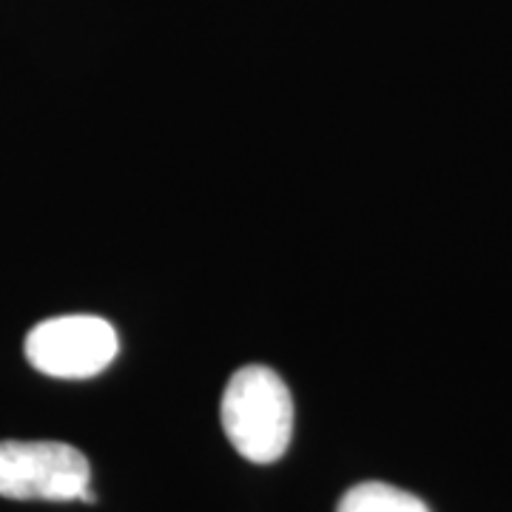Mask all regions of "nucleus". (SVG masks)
Returning <instances> with one entry per match:
<instances>
[{"instance_id":"1","label":"nucleus","mask_w":512,"mask_h":512,"mask_svg":"<svg viewBox=\"0 0 512 512\" xmlns=\"http://www.w3.org/2000/svg\"><path fill=\"white\" fill-rule=\"evenodd\" d=\"M220 419L239 456L251 464H274L291 444V390L271 367H239L225 384Z\"/></svg>"},{"instance_id":"2","label":"nucleus","mask_w":512,"mask_h":512,"mask_svg":"<svg viewBox=\"0 0 512 512\" xmlns=\"http://www.w3.org/2000/svg\"><path fill=\"white\" fill-rule=\"evenodd\" d=\"M89 458L63 441H0V498L92 504Z\"/></svg>"},{"instance_id":"3","label":"nucleus","mask_w":512,"mask_h":512,"mask_svg":"<svg viewBox=\"0 0 512 512\" xmlns=\"http://www.w3.org/2000/svg\"><path fill=\"white\" fill-rule=\"evenodd\" d=\"M23 350L29 365L43 376L92 379L117 359L120 339L106 319L72 313L35 325L26 336Z\"/></svg>"},{"instance_id":"4","label":"nucleus","mask_w":512,"mask_h":512,"mask_svg":"<svg viewBox=\"0 0 512 512\" xmlns=\"http://www.w3.org/2000/svg\"><path fill=\"white\" fill-rule=\"evenodd\" d=\"M336 512H430L419 495L384 481H362L339 498Z\"/></svg>"}]
</instances>
